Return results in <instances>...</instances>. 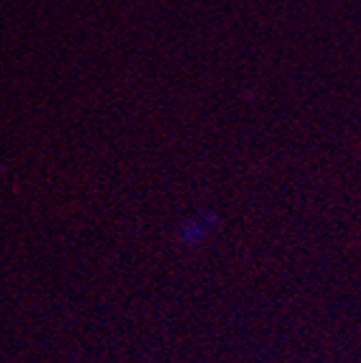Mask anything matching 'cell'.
I'll use <instances>...</instances> for the list:
<instances>
[{"label": "cell", "instance_id": "1", "mask_svg": "<svg viewBox=\"0 0 361 363\" xmlns=\"http://www.w3.org/2000/svg\"><path fill=\"white\" fill-rule=\"evenodd\" d=\"M214 225H216V216H214L212 210H208L199 218L187 220L182 225V230H179V236H182L184 245H197V242H201L208 236V232L212 230Z\"/></svg>", "mask_w": 361, "mask_h": 363}]
</instances>
